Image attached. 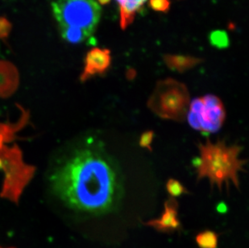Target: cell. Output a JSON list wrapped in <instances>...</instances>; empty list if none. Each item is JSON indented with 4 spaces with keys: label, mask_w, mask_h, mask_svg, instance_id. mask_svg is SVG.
<instances>
[{
    "label": "cell",
    "mask_w": 249,
    "mask_h": 248,
    "mask_svg": "<svg viewBox=\"0 0 249 248\" xmlns=\"http://www.w3.org/2000/svg\"><path fill=\"white\" fill-rule=\"evenodd\" d=\"M0 170L4 173L0 197L18 203L22 193L34 177L35 167L24 163L18 146H3L0 149Z\"/></svg>",
    "instance_id": "obj_4"
},
{
    "label": "cell",
    "mask_w": 249,
    "mask_h": 248,
    "mask_svg": "<svg viewBox=\"0 0 249 248\" xmlns=\"http://www.w3.org/2000/svg\"><path fill=\"white\" fill-rule=\"evenodd\" d=\"M211 40L217 47H225L228 44V36L223 32H215L212 33Z\"/></svg>",
    "instance_id": "obj_18"
},
{
    "label": "cell",
    "mask_w": 249,
    "mask_h": 248,
    "mask_svg": "<svg viewBox=\"0 0 249 248\" xmlns=\"http://www.w3.org/2000/svg\"><path fill=\"white\" fill-rule=\"evenodd\" d=\"M28 113H23L19 122L16 124H4L0 123V149L4 146L5 143H10L16 139V133L24 127L28 122Z\"/></svg>",
    "instance_id": "obj_11"
},
{
    "label": "cell",
    "mask_w": 249,
    "mask_h": 248,
    "mask_svg": "<svg viewBox=\"0 0 249 248\" xmlns=\"http://www.w3.org/2000/svg\"><path fill=\"white\" fill-rule=\"evenodd\" d=\"M196 243L200 248H217L218 235L212 230L201 232L196 236Z\"/></svg>",
    "instance_id": "obj_14"
},
{
    "label": "cell",
    "mask_w": 249,
    "mask_h": 248,
    "mask_svg": "<svg viewBox=\"0 0 249 248\" xmlns=\"http://www.w3.org/2000/svg\"><path fill=\"white\" fill-rule=\"evenodd\" d=\"M61 36L64 40L71 44H79L83 43L91 35L84 31L73 28H60Z\"/></svg>",
    "instance_id": "obj_13"
},
{
    "label": "cell",
    "mask_w": 249,
    "mask_h": 248,
    "mask_svg": "<svg viewBox=\"0 0 249 248\" xmlns=\"http://www.w3.org/2000/svg\"><path fill=\"white\" fill-rule=\"evenodd\" d=\"M0 248H1V247H0Z\"/></svg>",
    "instance_id": "obj_20"
},
{
    "label": "cell",
    "mask_w": 249,
    "mask_h": 248,
    "mask_svg": "<svg viewBox=\"0 0 249 248\" xmlns=\"http://www.w3.org/2000/svg\"><path fill=\"white\" fill-rule=\"evenodd\" d=\"M167 192L171 196L172 198L174 197H180L181 195L185 194H189L188 190L184 185H182L178 180L170 178L166 183Z\"/></svg>",
    "instance_id": "obj_15"
},
{
    "label": "cell",
    "mask_w": 249,
    "mask_h": 248,
    "mask_svg": "<svg viewBox=\"0 0 249 248\" xmlns=\"http://www.w3.org/2000/svg\"><path fill=\"white\" fill-rule=\"evenodd\" d=\"M52 8L60 28H78L89 35L101 17V7L95 0H56Z\"/></svg>",
    "instance_id": "obj_5"
},
{
    "label": "cell",
    "mask_w": 249,
    "mask_h": 248,
    "mask_svg": "<svg viewBox=\"0 0 249 248\" xmlns=\"http://www.w3.org/2000/svg\"><path fill=\"white\" fill-rule=\"evenodd\" d=\"M178 203L176 199H168L164 204V212L158 219H153L145 223L158 231L170 232L180 228V221L178 218Z\"/></svg>",
    "instance_id": "obj_8"
},
{
    "label": "cell",
    "mask_w": 249,
    "mask_h": 248,
    "mask_svg": "<svg viewBox=\"0 0 249 248\" xmlns=\"http://www.w3.org/2000/svg\"><path fill=\"white\" fill-rule=\"evenodd\" d=\"M200 157L194 163L197 169V180L208 178L212 187L216 185L221 191L223 185L229 187L233 183L235 187L240 188L238 173L244 170L246 163L245 159H239L242 148L240 146L226 145L224 141L212 143L207 140L204 143L197 144Z\"/></svg>",
    "instance_id": "obj_2"
},
{
    "label": "cell",
    "mask_w": 249,
    "mask_h": 248,
    "mask_svg": "<svg viewBox=\"0 0 249 248\" xmlns=\"http://www.w3.org/2000/svg\"><path fill=\"white\" fill-rule=\"evenodd\" d=\"M53 188L71 208L94 214L112 211L123 191L114 160L94 146L73 152L53 177Z\"/></svg>",
    "instance_id": "obj_1"
},
{
    "label": "cell",
    "mask_w": 249,
    "mask_h": 248,
    "mask_svg": "<svg viewBox=\"0 0 249 248\" xmlns=\"http://www.w3.org/2000/svg\"><path fill=\"white\" fill-rule=\"evenodd\" d=\"M151 6L153 9L165 12L169 7V0H151Z\"/></svg>",
    "instance_id": "obj_19"
},
{
    "label": "cell",
    "mask_w": 249,
    "mask_h": 248,
    "mask_svg": "<svg viewBox=\"0 0 249 248\" xmlns=\"http://www.w3.org/2000/svg\"><path fill=\"white\" fill-rule=\"evenodd\" d=\"M198 60L192 57L181 56H167L165 62L172 70L184 72L197 65Z\"/></svg>",
    "instance_id": "obj_12"
},
{
    "label": "cell",
    "mask_w": 249,
    "mask_h": 248,
    "mask_svg": "<svg viewBox=\"0 0 249 248\" xmlns=\"http://www.w3.org/2000/svg\"><path fill=\"white\" fill-rule=\"evenodd\" d=\"M115 1L120 6V25L123 29H124L133 21L135 14L147 0H115Z\"/></svg>",
    "instance_id": "obj_10"
},
{
    "label": "cell",
    "mask_w": 249,
    "mask_h": 248,
    "mask_svg": "<svg viewBox=\"0 0 249 248\" xmlns=\"http://www.w3.org/2000/svg\"><path fill=\"white\" fill-rule=\"evenodd\" d=\"M190 103L191 99L186 86L174 79H166L158 82L147 106L158 117L183 122Z\"/></svg>",
    "instance_id": "obj_3"
},
{
    "label": "cell",
    "mask_w": 249,
    "mask_h": 248,
    "mask_svg": "<svg viewBox=\"0 0 249 248\" xmlns=\"http://www.w3.org/2000/svg\"><path fill=\"white\" fill-rule=\"evenodd\" d=\"M186 119L195 130L204 133H214L224 124L225 107L219 97L207 94L191 101Z\"/></svg>",
    "instance_id": "obj_6"
},
{
    "label": "cell",
    "mask_w": 249,
    "mask_h": 248,
    "mask_svg": "<svg viewBox=\"0 0 249 248\" xmlns=\"http://www.w3.org/2000/svg\"><path fill=\"white\" fill-rule=\"evenodd\" d=\"M153 138H154V131H146L141 135L140 139V146L141 148H146L149 152H153L152 148V143H153Z\"/></svg>",
    "instance_id": "obj_17"
},
{
    "label": "cell",
    "mask_w": 249,
    "mask_h": 248,
    "mask_svg": "<svg viewBox=\"0 0 249 248\" xmlns=\"http://www.w3.org/2000/svg\"><path fill=\"white\" fill-rule=\"evenodd\" d=\"M12 28V23L6 17H0V40L7 42Z\"/></svg>",
    "instance_id": "obj_16"
},
{
    "label": "cell",
    "mask_w": 249,
    "mask_h": 248,
    "mask_svg": "<svg viewBox=\"0 0 249 248\" xmlns=\"http://www.w3.org/2000/svg\"><path fill=\"white\" fill-rule=\"evenodd\" d=\"M111 60L109 50L98 48L90 50L85 59L84 70L81 74V82H86L93 76L105 73L110 66Z\"/></svg>",
    "instance_id": "obj_7"
},
{
    "label": "cell",
    "mask_w": 249,
    "mask_h": 248,
    "mask_svg": "<svg viewBox=\"0 0 249 248\" xmlns=\"http://www.w3.org/2000/svg\"><path fill=\"white\" fill-rule=\"evenodd\" d=\"M19 74L16 66L0 60V98L12 96L19 87Z\"/></svg>",
    "instance_id": "obj_9"
}]
</instances>
